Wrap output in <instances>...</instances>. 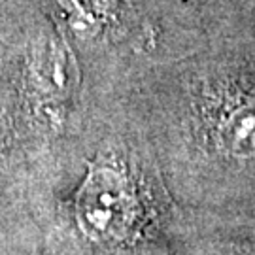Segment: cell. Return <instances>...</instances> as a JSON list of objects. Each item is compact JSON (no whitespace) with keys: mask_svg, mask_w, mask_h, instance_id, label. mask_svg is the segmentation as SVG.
Returning <instances> with one entry per match:
<instances>
[{"mask_svg":"<svg viewBox=\"0 0 255 255\" xmlns=\"http://www.w3.org/2000/svg\"><path fill=\"white\" fill-rule=\"evenodd\" d=\"M80 204V218L87 233L101 238H123L134 223V204L118 176L101 174L87 183Z\"/></svg>","mask_w":255,"mask_h":255,"instance_id":"1","label":"cell"},{"mask_svg":"<svg viewBox=\"0 0 255 255\" xmlns=\"http://www.w3.org/2000/svg\"><path fill=\"white\" fill-rule=\"evenodd\" d=\"M216 136L219 146L229 153L255 155V99H240L221 110Z\"/></svg>","mask_w":255,"mask_h":255,"instance_id":"2","label":"cell"}]
</instances>
